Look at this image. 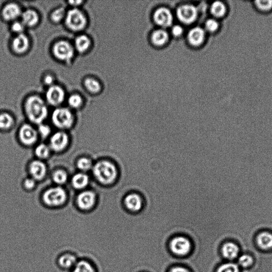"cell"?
Masks as SVG:
<instances>
[{
	"label": "cell",
	"mask_w": 272,
	"mask_h": 272,
	"mask_svg": "<svg viewBox=\"0 0 272 272\" xmlns=\"http://www.w3.org/2000/svg\"><path fill=\"white\" fill-rule=\"evenodd\" d=\"M66 24L70 30L78 32L86 26V17L81 11L78 9L69 10L66 16Z\"/></svg>",
	"instance_id": "obj_4"
},
{
	"label": "cell",
	"mask_w": 272,
	"mask_h": 272,
	"mask_svg": "<svg viewBox=\"0 0 272 272\" xmlns=\"http://www.w3.org/2000/svg\"><path fill=\"white\" fill-rule=\"evenodd\" d=\"M12 46L16 53L22 54L26 52L29 48V39L25 35L19 34L14 39Z\"/></svg>",
	"instance_id": "obj_18"
},
{
	"label": "cell",
	"mask_w": 272,
	"mask_h": 272,
	"mask_svg": "<svg viewBox=\"0 0 272 272\" xmlns=\"http://www.w3.org/2000/svg\"><path fill=\"white\" fill-rule=\"evenodd\" d=\"M170 249L175 255L183 257L188 255L192 251L190 240L185 236H176L170 242Z\"/></svg>",
	"instance_id": "obj_6"
},
{
	"label": "cell",
	"mask_w": 272,
	"mask_h": 272,
	"mask_svg": "<svg viewBox=\"0 0 272 272\" xmlns=\"http://www.w3.org/2000/svg\"><path fill=\"white\" fill-rule=\"evenodd\" d=\"M77 165H78V168L82 171L91 170L94 165L91 159L86 157L80 158Z\"/></svg>",
	"instance_id": "obj_32"
},
{
	"label": "cell",
	"mask_w": 272,
	"mask_h": 272,
	"mask_svg": "<svg viewBox=\"0 0 272 272\" xmlns=\"http://www.w3.org/2000/svg\"><path fill=\"white\" fill-rule=\"evenodd\" d=\"M39 133L41 137L46 138L49 136L51 133V128L49 126L40 124L39 128Z\"/></svg>",
	"instance_id": "obj_39"
},
{
	"label": "cell",
	"mask_w": 272,
	"mask_h": 272,
	"mask_svg": "<svg viewBox=\"0 0 272 272\" xmlns=\"http://www.w3.org/2000/svg\"><path fill=\"white\" fill-rule=\"evenodd\" d=\"M84 85L86 89L90 92L96 94L100 91L99 82L96 79L87 78L85 80Z\"/></svg>",
	"instance_id": "obj_27"
},
{
	"label": "cell",
	"mask_w": 272,
	"mask_h": 272,
	"mask_svg": "<svg viewBox=\"0 0 272 272\" xmlns=\"http://www.w3.org/2000/svg\"><path fill=\"white\" fill-rule=\"evenodd\" d=\"M205 35L203 29L198 27H194L188 33L189 42L193 46H199L203 42Z\"/></svg>",
	"instance_id": "obj_20"
},
{
	"label": "cell",
	"mask_w": 272,
	"mask_h": 272,
	"mask_svg": "<svg viewBox=\"0 0 272 272\" xmlns=\"http://www.w3.org/2000/svg\"><path fill=\"white\" fill-rule=\"evenodd\" d=\"M66 14L64 8H59L53 12L51 16V19L55 22H60L66 17Z\"/></svg>",
	"instance_id": "obj_33"
},
{
	"label": "cell",
	"mask_w": 272,
	"mask_h": 272,
	"mask_svg": "<svg viewBox=\"0 0 272 272\" xmlns=\"http://www.w3.org/2000/svg\"><path fill=\"white\" fill-rule=\"evenodd\" d=\"M221 252L224 257L233 260L238 257L239 249L238 246L233 242H229L223 245Z\"/></svg>",
	"instance_id": "obj_22"
},
{
	"label": "cell",
	"mask_w": 272,
	"mask_h": 272,
	"mask_svg": "<svg viewBox=\"0 0 272 272\" xmlns=\"http://www.w3.org/2000/svg\"><path fill=\"white\" fill-rule=\"evenodd\" d=\"M69 138L64 132H57L53 135L50 139V148L55 152H61L68 144Z\"/></svg>",
	"instance_id": "obj_14"
},
{
	"label": "cell",
	"mask_w": 272,
	"mask_h": 272,
	"mask_svg": "<svg viewBox=\"0 0 272 272\" xmlns=\"http://www.w3.org/2000/svg\"><path fill=\"white\" fill-rule=\"evenodd\" d=\"M205 26L207 30L211 32H214L217 30L218 27V23L215 20L211 19L206 21Z\"/></svg>",
	"instance_id": "obj_38"
},
{
	"label": "cell",
	"mask_w": 272,
	"mask_h": 272,
	"mask_svg": "<svg viewBox=\"0 0 272 272\" xmlns=\"http://www.w3.org/2000/svg\"><path fill=\"white\" fill-rule=\"evenodd\" d=\"M44 202L50 206H58L62 205L67 199V194L60 187L51 188L47 190L43 196Z\"/></svg>",
	"instance_id": "obj_7"
},
{
	"label": "cell",
	"mask_w": 272,
	"mask_h": 272,
	"mask_svg": "<svg viewBox=\"0 0 272 272\" xmlns=\"http://www.w3.org/2000/svg\"><path fill=\"white\" fill-rule=\"evenodd\" d=\"M168 39V33L163 29H158L154 32L152 35V42L157 46H162L166 43Z\"/></svg>",
	"instance_id": "obj_25"
},
{
	"label": "cell",
	"mask_w": 272,
	"mask_h": 272,
	"mask_svg": "<svg viewBox=\"0 0 272 272\" xmlns=\"http://www.w3.org/2000/svg\"><path fill=\"white\" fill-rule=\"evenodd\" d=\"M79 257L70 251H64L59 254L56 260L57 267L61 271L69 272L78 262Z\"/></svg>",
	"instance_id": "obj_8"
},
{
	"label": "cell",
	"mask_w": 272,
	"mask_h": 272,
	"mask_svg": "<svg viewBox=\"0 0 272 272\" xmlns=\"http://www.w3.org/2000/svg\"><path fill=\"white\" fill-rule=\"evenodd\" d=\"M172 33L175 37H179L183 33V28L179 25H175L173 28Z\"/></svg>",
	"instance_id": "obj_41"
},
{
	"label": "cell",
	"mask_w": 272,
	"mask_h": 272,
	"mask_svg": "<svg viewBox=\"0 0 272 272\" xmlns=\"http://www.w3.org/2000/svg\"><path fill=\"white\" fill-rule=\"evenodd\" d=\"M253 262V258L252 256L248 255L241 256L239 259V263L241 267L248 268L250 267Z\"/></svg>",
	"instance_id": "obj_36"
},
{
	"label": "cell",
	"mask_w": 272,
	"mask_h": 272,
	"mask_svg": "<svg viewBox=\"0 0 272 272\" xmlns=\"http://www.w3.org/2000/svg\"><path fill=\"white\" fill-rule=\"evenodd\" d=\"M122 205L129 214H139L145 208V200L140 193L136 191L128 192L122 199Z\"/></svg>",
	"instance_id": "obj_3"
},
{
	"label": "cell",
	"mask_w": 272,
	"mask_h": 272,
	"mask_svg": "<svg viewBox=\"0 0 272 272\" xmlns=\"http://www.w3.org/2000/svg\"><path fill=\"white\" fill-rule=\"evenodd\" d=\"M24 186L28 189H33L35 186V180L33 178L27 179L24 182Z\"/></svg>",
	"instance_id": "obj_42"
},
{
	"label": "cell",
	"mask_w": 272,
	"mask_h": 272,
	"mask_svg": "<svg viewBox=\"0 0 272 272\" xmlns=\"http://www.w3.org/2000/svg\"><path fill=\"white\" fill-rule=\"evenodd\" d=\"M168 272H191L189 270L182 267H175L169 270Z\"/></svg>",
	"instance_id": "obj_43"
},
{
	"label": "cell",
	"mask_w": 272,
	"mask_h": 272,
	"mask_svg": "<svg viewBox=\"0 0 272 272\" xmlns=\"http://www.w3.org/2000/svg\"><path fill=\"white\" fill-rule=\"evenodd\" d=\"M53 53L58 60L68 61L74 56V49L67 41L61 40L53 46Z\"/></svg>",
	"instance_id": "obj_9"
},
{
	"label": "cell",
	"mask_w": 272,
	"mask_h": 272,
	"mask_svg": "<svg viewBox=\"0 0 272 272\" xmlns=\"http://www.w3.org/2000/svg\"><path fill=\"white\" fill-rule=\"evenodd\" d=\"M68 179V175L66 171L58 170L53 175V180L58 185H63Z\"/></svg>",
	"instance_id": "obj_31"
},
{
	"label": "cell",
	"mask_w": 272,
	"mask_h": 272,
	"mask_svg": "<svg viewBox=\"0 0 272 272\" xmlns=\"http://www.w3.org/2000/svg\"><path fill=\"white\" fill-rule=\"evenodd\" d=\"M47 101L53 106L60 105L65 98V93L62 88L58 86L52 85L46 93Z\"/></svg>",
	"instance_id": "obj_11"
},
{
	"label": "cell",
	"mask_w": 272,
	"mask_h": 272,
	"mask_svg": "<svg viewBox=\"0 0 272 272\" xmlns=\"http://www.w3.org/2000/svg\"><path fill=\"white\" fill-rule=\"evenodd\" d=\"M176 15L181 22L189 24L196 20L198 11L193 5L184 4L177 9Z\"/></svg>",
	"instance_id": "obj_10"
},
{
	"label": "cell",
	"mask_w": 272,
	"mask_h": 272,
	"mask_svg": "<svg viewBox=\"0 0 272 272\" xmlns=\"http://www.w3.org/2000/svg\"><path fill=\"white\" fill-rule=\"evenodd\" d=\"M29 172L35 180H42L46 174V165L41 161H34L29 165Z\"/></svg>",
	"instance_id": "obj_16"
},
{
	"label": "cell",
	"mask_w": 272,
	"mask_h": 272,
	"mask_svg": "<svg viewBox=\"0 0 272 272\" xmlns=\"http://www.w3.org/2000/svg\"><path fill=\"white\" fill-rule=\"evenodd\" d=\"M14 122L13 117L9 114H0V129L7 130L10 128L13 125Z\"/></svg>",
	"instance_id": "obj_28"
},
{
	"label": "cell",
	"mask_w": 272,
	"mask_h": 272,
	"mask_svg": "<svg viewBox=\"0 0 272 272\" xmlns=\"http://www.w3.org/2000/svg\"><path fill=\"white\" fill-rule=\"evenodd\" d=\"M226 7L222 2L215 1L212 4V14L216 17H222L225 14Z\"/></svg>",
	"instance_id": "obj_29"
},
{
	"label": "cell",
	"mask_w": 272,
	"mask_h": 272,
	"mask_svg": "<svg viewBox=\"0 0 272 272\" xmlns=\"http://www.w3.org/2000/svg\"><path fill=\"white\" fill-rule=\"evenodd\" d=\"M25 111L29 120L42 124L48 116V109L44 100L38 96L29 97L25 103Z\"/></svg>",
	"instance_id": "obj_2"
},
{
	"label": "cell",
	"mask_w": 272,
	"mask_h": 272,
	"mask_svg": "<svg viewBox=\"0 0 272 272\" xmlns=\"http://www.w3.org/2000/svg\"><path fill=\"white\" fill-rule=\"evenodd\" d=\"M44 81L46 85L52 86L53 82L54 81V79H53L52 76L48 75L45 77Z\"/></svg>",
	"instance_id": "obj_44"
},
{
	"label": "cell",
	"mask_w": 272,
	"mask_h": 272,
	"mask_svg": "<svg viewBox=\"0 0 272 272\" xmlns=\"http://www.w3.org/2000/svg\"><path fill=\"white\" fill-rule=\"evenodd\" d=\"M257 244L263 250H270L272 248V233L268 231L259 233L256 236Z\"/></svg>",
	"instance_id": "obj_21"
},
{
	"label": "cell",
	"mask_w": 272,
	"mask_h": 272,
	"mask_svg": "<svg viewBox=\"0 0 272 272\" xmlns=\"http://www.w3.org/2000/svg\"><path fill=\"white\" fill-rule=\"evenodd\" d=\"M91 40L86 35H81L75 39V48L79 53H84L89 49Z\"/></svg>",
	"instance_id": "obj_24"
},
{
	"label": "cell",
	"mask_w": 272,
	"mask_h": 272,
	"mask_svg": "<svg viewBox=\"0 0 272 272\" xmlns=\"http://www.w3.org/2000/svg\"><path fill=\"white\" fill-rule=\"evenodd\" d=\"M68 102L70 107L77 109L82 105V99L79 95L73 94L69 97Z\"/></svg>",
	"instance_id": "obj_34"
},
{
	"label": "cell",
	"mask_w": 272,
	"mask_h": 272,
	"mask_svg": "<svg viewBox=\"0 0 272 272\" xmlns=\"http://www.w3.org/2000/svg\"><path fill=\"white\" fill-rule=\"evenodd\" d=\"M52 121L57 128L64 129L72 126L74 122V117L69 109L60 108L56 109L52 115Z\"/></svg>",
	"instance_id": "obj_5"
},
{
	"label": "cell",
	"mask_w": 272,
	"mask_h": 272,
	"mask_svg": "<svg viewBox=\"0 0 272 272\" xmlns=\"http://www.w3.org/2000/svg\"><path fill=\"white\" fill-rule=\"evenodd\" d=\"M154 19L159 26L168 27L172 24L173 16L171 12L167 8H159L154 15Z\"/></svg>",
	"instance_id": "obj_15"
},
{
	"label": "cell",
	"mask_w": 272,
	"mask_h": 272,
	"mask_svg": "<svg viewBox=\"0 0 272 272\" xmlns=\"http://www.w3.org/2000/svg\"><path fill=\"white\" fill-rule=\"evenodd\" d=\"M24 25L22 22H15L12 25V30L16 33L21 34H22L23 30H24Z\"/></svg>",
	"instance_id": "obj_40"
},
{
	"label": "cell",
	"mask_w": 272,
	"mask_h": 272,
	"mask_svg": "<svg viewBox=\"0 0 272 272\" xmlns=\"http://www.w3.org/2000/svg\"><path fill=\"white\" fill-rule=\"evenodd\" d=\"M95 178L106 187L117 184L120 176V171L117 164L113 159L108 158L100 159L92 168Z\"/></svg>",
	"instance_id": "obj_1"
},
{
	"label": "cell",
	"mask_w": 272,
	"mask_h": 272,
	"mask_svg": "<svg viewBox=\"0 0 272 272\" xmlns=\"http://www.w3.org/2000/svg\"><path fill=\"white\" fill-rule=\"evenodd\" d=\"M50 148L44 144H41L35 149V155L40 159L48 157L50 154Z\"/></svg>",
	"instance_id": "obj_30"
},
{
	"label": "cell",
	"mask_w": 272,
	"mask_h": 272,
	"mask_svg": "<svg viewBox=\"0 0 272 272\" xmlns=\"http://www.w3.org/2000/svg\"><path fill=\"white\" fill-rule=\"evenodd\" d=\"M257 7L264 11H268L272 8V1L267 0V1H257L256 2Z\"/></svg>",
	"instance_id": "obj_37"
},
{
	"label": "cell",
	"mask_w": 272,
	"mask_h": 272,
	"mask_svg": "<svg viewBox=\"0 0 272 272\" xmlns=\"http://www.w3.org/2000/svg\"><path fill=\"white\" fill-rule=\"evenodd\" d=\"M21 19L24 26L32 27L37 24L39 17L36 11L29 9L21 14Z\"/></svg>",
	"instance_id": "obj_23"
},
{
	"label": "cell",
	"mask_w": 272,
	"mask_h": 272,
	"mask_svg": "<svg viewBox=\"0 0 272 272\" xmlns=\"http://www.w3.org/2000/svg\"><path fill=\"white\" fill-rule=\"evenodd\" d=\"M216 272H239L237 265L233 263L222 264L218 268Z\"/></svg>",
	"instance_id": "obj_35"
},
{
	"label": "cell",
	"mask_w": 272,
	"mask_h": 272,
	"mask_svg": "<svg viewBox=\"0 0 272 272\" xmlns=\"http://www.w3.org/2000/svg\"><path fill=\"white\" fill-rule=\"evenodd\" d=\"M89 183V177L84 173L76 174L72 178V185L78 189L85 188Z\"/></svg>",
	"instance_id": "obj_26"
},
{
	"label": "cell",
	"mask_w": 272,
	"mask_h": 272,
	"mask_svg": "<svg viewBox=\"0 0 272 272\" xmlns=\"http://www.w3.org/2000/svg\"><path fill=\"white\" fill-rule=\"evenodd\" d=\"M96 202V194L92 191L81 193L77 199V203L79 208L83 210H88L93 208Z\"/></svg>",
	"instance_id": "obj_13"
},
{
	"label": "cell",
	"mask_w": 272,
	"mask_h": 272,
	"mask_svg": "<svg viewBox=\"0 0 272 272\" xmlns=\"http://www.w3.org/2000/svg\"><path fill=\"white\" fill-rule=\"evenodd\" d=\"M2 16L6 20H14L21 15V11L19 5L15 3L6 5L2 10Z\"/></svg>",
	"instance_id": "obj_19"
},
{
	"label": "cell",
	"mask_w": 272,
	"mask_h": 272,
	"mask_svg": "<svg viewBox=\"0 0 272 272\" xmlns=\"http://www.w3.org/2000/svg\"><path fill=\"white\" fill-rule=\"evenodd\" d=\"M82 2V1H69L70 4L73 5H79Z\"/></svg>",
	"instance_id": "obj_45"
},
{
	"label": "cell",
	"mask_w": 272,
	"mask_h": 272,
	"mask_svg": "<svg viewBox=\"0 0 272 272\" xmlns=\"http://www.w3.org/2000/svg\"><path fill=\"white\" fill-rule=\"evenodd\" d=\"M19 138L21 143L30 146L35 143L38 139V133L31 125H24L20 129Z\"/></svg>",
	"instance_id": "obj_12"
},
{
	"label": "cell",
	"mask_w": 272,
	"mask_h": 272,
	"mask_svg": "<svg viewBox=\"0 0 272 272\" xmlns=\"http://www.w3.org/2000/svg\"><path fill=\"white\" fill-rule=\"evenodd\" d=\"M69 272H98L97 265L89 259L79 258Z\"/></svg>",
	"instance_id": "obj_17"
}]
</instances>
